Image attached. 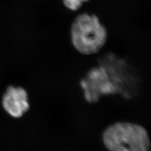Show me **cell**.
I'll use <instances>...</instances> for the list:
<instances>
[{"label":"cell","instance_id":"1","mask_svg":"<svg viewBox=\"0 0 151 151\" xmlns=\"http://www.w3.org/2000/svg\"><path fill=\"white\" fill-rule=\"evenodd\" d=\"M71 43L76 50L83 55H93L100 52L106 43L108 32L99 17L83 12L71 24Z\"/></svg>","mask_w":151,"mask_h":151},{"label":"cell","instance_id":"2","mask_svg":"<svg viewBox=\"0 0 151 151\" xmlns=\"http://www.w3.org/2000/svg\"><path fill=\"white\" fill-rule=\"evenodd\" d=\"M103 144L109 151H150L151 142L147 130L130 122H116L104 131Z\"/></svg>","mask_w":151,"mask_h":151},{"label":"cell","instance_id":"3","mask_svg":"<svg viewBox=\"0 0 151 151\" xmlns=\"http://www.w3.org/2000/svg\"><path fill=\"white\" fill-rule=\"evenodd\" d=\"M2 105L11 116L22 117L30 108L27 92L20 87H9L4 95Z\"/></svg>","mask_w":151,"mask_h":151},{"label":"cell","instance_id":"4","mask_svg":"<svg viewBox=\"0 0 151 151\" xmlns=\"http://www.w3.org/2000/svg\"><path fill=\"white\" fill-rule=\"evenodd\" d=\"M90 0H62L65 7L69 10L76 11L78 10L83 4Z\"/></svg>","mask_w":151,"mask_h":151}]
</instances>
